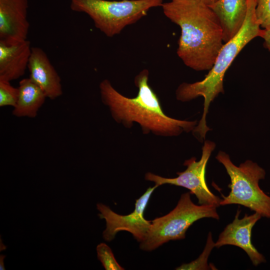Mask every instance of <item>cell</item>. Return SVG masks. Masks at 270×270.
Returning <instances> with one entry per match:
<instances>
[{"label": "cell", "mask_w": 270, "mask_h": 270, "mask_svg": "<svg viewBox=\"0 0 270 270\" xmlns=\"http://www.w3.org/2000/svg\"><path fill=\"white\" fill-rule=\"evenodd\" d=\"M163 0H70V8L88 14L95 26L108 37L120 34L127 26L162 6Z\"/></svg>", "instance_id": "4"}, {"label": "cell", "mask_w": 270, "mask_h": 270, "mask_svg": "<svg viewBox=\"0 0 270 270\" xmlns=\"http://www.w3.org/2000/svg\"><path fill=\"white\" fill-rule=\"evenodd\" d=\"M216 159L225 168L230 179V189L227 196H222L220 205L240 204L270 218V196L262 191L259 181L265 178V170L256 163L246 160L238 166L231 161L229 156L220 151Z\"/></svg>", "instance_id": "5"}, {"label": "cell", "mask_w": 270, "mask_h": 270, "mask_svg": "<svg viewBox=\"0 0 270 270\" xmlns=\"http://www.w3.org/2000/svg\"><path fill=\"white\" fill-rule=\"evenodd\" d=\"M209 6L220 21L224 42H226L236 34L244 23L247 0H218Z\"/></svg>", "instance_id": "13"}, {"label": "cell", "mask_w": 270, "mask_h": 270, "mask_svg": "<svg viewBox=\"0 0 270 270\" xmlns=\"http://www.w3.org/2000/svg\"><path fill=\"white\" fill-rule=\"evenodd\" d=\"M158 187L155 184L153 187L148 188L136 200L134 211L127 215H120L112 211L108 206L101 203L98 204L97 209L100 212L98 216L106 222V228L102 233L104 240L112 241L116 234L120 231L130 233L140 242L144 240L152 224V220L144 218V210L152 192Z\"/></svg>", "instance_id": "8"}, {"label": "cell", "mask_w": 270, "mask_h": 270, "mask_svg": "<svg viewBox=\"0 0 270 270\" xmlns=\"http://www.w3.org/2000/svg\"><path fill=\"white\" fill-rule=\"evenodd\" d=\"M215 146L214 142L206 141L200 160L196 161L194 157L186 160L184 165L186 168L183 172H178V176L176 178H164L148 172L145 174V180L154 182L158 186L169 184L186 188L190 190V194L196 196L199 204L214 205L218 208L220 206L222 199L210 190L205 179L206 166Z\"/></svg>", "instance_id": "7"}, {"label": "cell", "mask_w": 270, "mask_h": 270, "mask_svg": "<svg viewBox=\"0 0 270 270\" xmlns=\"http://www.w3.org/2000/svg\"><path fill=\"white\" fill-rule=\"evenodd\" d=\"M28 68L30 78L42 90L47 98L54 100L62 95L60 78L42 49L32 48Z\"/></svg>", "instance_id": "11"}, {"label": "cell", "mask_w": 270, "mask_h": 270, "mask_svg": "<svg viewBox=\"0 0 270 270\" xmlns=\"http://www.w3.org/2000/svg\"><path fill=\"white\" fill-rule=\"evenodd\" d=\"M215 247L212 234L209 232L206 243L202 252L196 260L188 264H183L176 268L178 270H210L212 267L208 264V260L209 256L213 248Z\"/></svg>", "instance_id": "15"}, {"label": "cell", "mask_w": 270, "mask_h": 270, "mask_svg": "<svg viewBox=\"0 0 270 270\" xmlns=\"http://www.w3.org/2000/svg\"><path fill=\"white\" fill-rule=\"evenodd\" d=\"M32 48L28 40L12 45L0 42V80L10 82L24 74Z\"/></svg>", "instance_id": "12"}, {"label": "cell", "mask_w": 270, "mask_h": 270, "mask_svg": "<svg viewBox=\"0 0 270 270\" xmlns=\"http://www.w3.org/2000/svg\"><path fill=\"white\" fill-rule=\"evenodd\" d=\"M28 0H0V42L12 45L27 40Z\"/></svg>", "instance_id": "10"}, {"label": "cell", "mask_w": 270, "mask_h": 270, "mask_svg": "<svg viewBox=\"0 0 270 270\" xmlns=\"http://www.w3.org/2000/svg\"><path fill=\"white\" fill-rule=\"evenodd\" d=\"M190 194L189 192L182 194L172 210L152 220L147 236L140 242L142 250L150 252L170 240L184 239L188 228L200 219H220L216 206L196 204Z\"/></svg>", "instance_id": "6"}, {"label": "cell", "mask_w": 270, "mask_h": 270, "mask_svg": "<svg viewBox=\"0 0 270 270\" xmlns=\"http://www.w3.org/2000/svg\"><path fill=\"white\" fill-rule=\"evenodd\" d=\"M164 14L181 30L176 53L184 64L196 71L210 70L224 42L217 16L201 0L163 3Z\"/></svg>", "instance_id": "1"}, {"label": "cell", "mask_w": 270, "mask_h": 270, "mask_svg": "<svg viewBox=\"0 0 270 270\" xmlns=\"http://www.w3.org/2000/svg\"><path fill=\"white\" fill-rule=\"evenodd\" d=\"M255 13L261 28L270 26V0H257Z\"/></svg>", "instance_id": "18"}, {"label": "cell", "mask_w": 270, "mask_h": 270, "mask_svg": "<svg viewBox=\"0 0 270 270\" xmlns=\"http://www.w3.org/2000/svg\"><path fill=\"white\" fill-rule=\"evenodd\" d=\"M5 257L4 256H0V270H5L4 268V264H3V261H4V258Z\"/></svg>", "instance_id": "21"}, {"label": "cell", "mask_w": 270, "mask_h": 270, "mask_svg": "<svg viewBox=\"0 0 270 270\" xmlns=\"http://www.w3.org/2000/svg\"><path fill=\"white\" fill-rule=\"evenodd\" d=\"M16 104L12 114L17 117L34 118L43 105L46 96L42 90L30 78L19 82Z\"/></svg>", "instance_id": "14"}, {"label": "cell", "mask_w": 270, "mask_h": 270, "mask_svg": "<svg viewBox=\"0 0 270 270\" xmlns=\"http://www.w3.org/2000/svg\"><path fill=\"white\" fill-rule=\"evenodd\" d=\"M241 210H238L232 222L228 224L220 234L215 247L232 245L244 250L254 266L266 262L264 256L258 252L252 242V229L262 216L258 212L239 218Z\"/></svg>", "instance_id": "9"}, {"label": "cell", "mask_w": 270, "mask_h": 270, "mask_svg": "<svg viewBox=\"0 0 270 270\" xmlns=\"http://www.w3.org/2000/svg\"><path fill=\"white\" fill-rule=\"evenodd\" d=\"M18 88L11 85L10 82L0 80V106H15L18 98Z\"/></svg>", "instance_id": "17"}, {"label": "cell", "mask_w": 270, "mask_h": 270, "mask_svg": "<svg viewBox=\"0 0 270 270\" xmlns=\"http://www.w3.org/2000/svg\"><path fill=\"white\" fill-rule=\"evenodd\" d=\"M148 70L144 69L136 76L134 83L138 92L132 98L120 94L107 79L100 83L102 101L109 108L114 120L126 128L136 122L143 134L162 136H176L193 130L196 120H177L164 114L159 98L148 84Z\"/></svg>", "instance_id": "2"}, {"label": "cell", "mask_w": 270, "mask_h": 270, "mask_svg": "<svg viewBox=\"0 0 270 270\" xmlns=\"http://www.w3.org/2000/svg\"><path fill=\"white\" fill-rule=\"evenodd\" d=\"M257 0H247V12L244 23L232 38L224 42L220 49L212 68L204 78L194 83L183 82L178 88V100L188 102L198 96L204 98V112L194 133L204 137L210 129L206 124V116L209 106L220 93H224L225 73L242 49L254 38L260 37L262 30L255 13Z\"/></svg>", "instance_id": "3"}, {"label": "cell", "mask_w": 270, "mask_h": 270, "mask_svg": "<svg viewBox=\"0 0 270 270\" xmlns=\"http://www.w3.org/2000/svg\"><path fill=\"white\" fill-rule=\"evenodd\" d=\"M260 37L264 40V46L270 52V26L262 30Z\"/></svg>", "instance_id": "19"}, {"label": "cell", "mask_w": 270, "mask_h": 270, "mask_svg": "<svg viewBox=\"0 0 270 270\" xmlns=\"http://www.w3.org/2000/svg\"></svg>", "instance_id": "22"}, {"label": "cell", "mask_w": 270, "mask_h": 270, "mask_svg": "<svg viewBox=\"0 0 270 270\" xmlns=\"http://www.w3.org/2000/svg\"><path fill=\"white\" fill-rule=\"evenodd\" d=\"M206 5L210 6L216 2L218 0H201Z\"/></svg>", "instance_id": "20"}, {"label": "cell", "mask_w": 270, "mask_h": 270, "mask_svg": "<svg viewBox=\"0 0 270 270\" xmlns=\"http://www.w3.org/2000/svg\"><path fill=\"white\" fill-rule=\"evenodd\" d=\"M98 258L106 270H124L116 261L111 248L106 244L100 243L96 246Z\"/></svg>", "instance_id": "16"}]
</instances>
